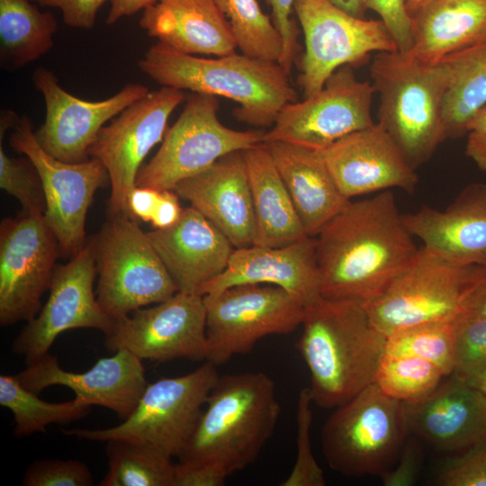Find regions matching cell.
I'll list each match as a JSON object with an SVG mask.
<instances>
[{
  "mask_svg": "<svg viewBox=\"0 0 486 486\" xmlns=\"http://www.w3.org/2000/svg\"><path fill=\"white\" fill-rule=\"evenodd\" d=\"M315 239L321 296L362 303L378 297L418 250L388 190L350 201Z\"/></svg>",
  "mask_w": 486,
  "mask_h": 486,
  "instance_id": "obj_1",
  "label": "cell"
},
{
  "mask_svg": "<svg viewBox=\"0 0 486 486\" xmlns=\"http://www.w3.org/2000/svg\"><path fill=\"white\" fill-rule=\"evenodd\" d=\"M176 464L175 486H221L253 464L281 413L274 380L263 372L219 376Z\"/></svg>",
  "mask_w": 486,
  "mask_h": 486,
  "instance_id": "obj_2",
  "label": "cell"
},
{
  "mask_svg": "<svg viewBox=\"0 0 486 486\" xmlns=\"http://www.w3.org/2000/svg\"><path fill=\"white\" fill-rule=\"evenodd\" d=\"M296 344L310 374L312 403L335 409L374 382L386 338L364 304L321 297L304 310Z\"/></svg>",
  "mask_w": 486,
  "mask_h": 486,
  "instance_id": "obj_3",
  "label": "cell"
},
{
  "mask_svg": "<svg viewBox=\"0 0 486 486\" xmlns=\"http://www.w3.org/2000/svg\"><path fill=\"white\" fill-rule=\"evenodd\" d=\"M138 65L162 86L233 100L239 104L234 116L258 128L272 127L281 110L298 101L290 75L279 63L243 53L203 58L158 41Z\"/></svg>",
  "mask_w": 486,
  "mask_h": 486,
  "instance_id": "obj_4",
  "label": "cell"
},
{
  "mask_svg": "<svg viewBox=\"0 0 486 486\" xmlns=\"http://www.w3.org/2000/svg\"><path fill=\"white\" fill-rule=\"evenodd\" d=\"M370 74L379 96L378 123L417 168L446 140L443 102L447 88L444 63H426L410 52H377Z\"/></svg>",
  "mask_w": 486,
  "mask_h": 486,
  "instance_id": "obj_5",
  "label": "cell"
},
{
  "mask_svg": "<svg viewBox=\"0 0 486 486\" xmlns=\"http://www.w3.org/2000/svg\"><path fill=\"white\" fill-rule=\"evenodd\" d=\"M409 434L404 404L376 383L335 408L321 429L328 466L347 477H381L396 464Z\"/></svg>",
  "mask_w": 486,
  "mask_h": 486,
  "instance_id": "obj_6",
  "label": "cell"
},
{
  "mask_svg": "<svg viewBox=\"0 0 486 486\" xmlns=\"http://www.w3.org/2000/svg\"><path fill=\"white\" fill-rule=\"evenodd\" d=\"M219 376L217 366L205 361L186 374L148 383L133 412L115 427L62 429V432L89 441L123 439L141 443L172 458H179Z\"/></svg>",
  "mask_w": 486,
  "mask_h": 486,
  "instance_id": "obj_7",
  "label": "cell"
},
{
  "mask_svg": "<svg viewBox=\"0 0 486 486\" xmlns=\"http://www.w3.org/2000/svg\"><path fill=\"white\" fill-rule=\"evenodd\" d=\"M93 238L96 299L113 320L164 302L178 292L138 220L123 213L108 214Z\"/></svg>",
  "mask_w": 486,
  "mask_h": 486,
  "instance_id": "obj_8",
  "label": "cell"
},
{
  "mask_svg": "<svg viewBox=\"0 0 486 486\" xmlns=\"http://www.w3.org/2000/svg\"><path fill=\"white\" fill-rule=\"evenodd\" d=\"M219 108L215 95L191 94L156 155L140 168L136 186L173 191L221 157L263 143L262 130H237L222 124Z\"/></svg>",
  "mask_w": 486,
  "mask_h": 486,
  "instance_id": "obj_9",
  "label": "cell"
},
{
  "mask_svg": "<svg viewBox=\"0 0 486 486\" xmlns=\"http://www.w3.org/2000/svg\"><path fill=\"white\" fill-rule=\"evenodd\" d=\"M206 310V360L218 366L249 353L269 335L289 334L302 321L304 306L271 284H239L203 295Z\"/></svg>",
  "mask_w": 486,
  "mask_h": 486,
  "instance_id": "obj_10",
  "label": "cell"
},
{
  "mask_svg": "<svg viewBox=\"0 0 486 486\" xmlns=\"http://www.w3.org/2000/svg\"><path fill=\"white\" fill-rule=\"evenodd\" d=\"M294 12L304 35L298 84L303 98L320 91L344 65H361L370 54L398 50L381 20L357 18L329 0H295Z\"/></svg>",
  "mask_w": 486,
  "mask_h": 486,
  "instance_id": "obj_11",
  "label": "cell"
},
{
  "mask_svg": "<svg viewBox=\"0 0 486 486\" xmlns=\"http://www.w3.org/2000/svg\"><path fill=\"white\" fill-rule=\"evenodd\" d=\"M10 147L35 166L44 191V220L58 238L60 255L69 259L86 242L85 223L95 192L110 183L109 174L96 158L68 163L46 152L35 138L31 120L18 118Z\"/></svg>",
  "mask_w": 486,
  "mask_h": 486,
  "instance_id": "obj_12",
  "label": "cell"
},
{
  "mask_svg": "<svg viewBox=\"0 0 486 486\" xmlns=\"http://www.w3.org/2000/svg\"><path fill=\"white\" fill-rule=\"evenodd\" d=\"M465 270L422 246L378 297L363 303L372 325L388 338L413 326L453 320Z\"/></svg>",
  "mask_w": 486,
  "mask_h": 486,
  "instance_id": "obj_13",
  "label": "cell"
},
{
  "mask_svg": "<svg viewBox=\"0 0 486 486\" xmlns=\"http://www.w3.org/2000/svg\"><path fill=\"white\" fill-rule=\"evenodd\" d=\"M184 98V91L173 87L149 91L98 132L88 155L100 160L109 174L108 214L130 215L128 198L142 162L163 140L169 116Z\"/></svg>",
  "mask_w": 486,
  "mask_h": 486,
  "instance_id": "obj_14",
  "label": "cell"
},
{
  "mask_svg": "<svg viewBox=\"0 0 486 486\" xmlns=\"http://www.w3.org/2000/svg\"><path fill=\"white\" fill-rule=\"evenodd\" d=\"M374 89L357 79L353 66L338 68L315 94L286 104L263 143L282 141L323 151L338 140L375 122L371 115Z\"/></svg>",
  "mask_w": 486,
  "mask_h": 486,
  "instance_id": "obj_15",
  "label": "cell"
},
{
  "mask_svg": "<svg viewBox=\"0 0 486 486\" xmlns=\"http://www.w3.org/2000/svg\"><path fill=\"white\" fill-rule=\"evenodd\" d=\"M60 255L43 215L22 212L0 224V324L30 321L41 309Z\"/></svg>",
  "mask_w": 486,
  "mask_h": 486,
  "instance_id": "obj_16",
  "label": "cell"
},
{
  "mask_svg": "<svg viewBox=\"0 0 486 486\" xmlns=\"http://www.w3.org/2000/svg\"><path fill=\"white\" fill-rule=\"evenodd\" d=\"M104 347L127 349L143 360H206V310L203 296L177 292L164 302L114 320Z\"/></svg>",
  "mask_w": 486,
  "mask_h": 486,
  "instance_id": "obj_17",
  "label": "cell"
},
{
  "mask_svg": "<svg viewBox=\"0 0 486 486\" xmlns=\"http://www.w3.org/2000/svg\"><path fill=\"white\" fill-rule=\"evenodd\" d=\"M94 238L69 262L56 266L50 295L40 312L23 327L13 342L15 354L26 364L45 355L58 336L74 328H96L107 334L114 320L100 306L94 291L96 275Z\"/></svg>",
  "mask_w": 486,
  "mask_h": 486,
  "instance_id": "obj_18",
  "label": "cell"
},
{
  "mask_svg": "<svg viewBox=\"0 0 486 486\" xmlns=\"http://www.w3.org/2000/svg\"><path fill=\"white\" fill-rule=\"evenodd\" d=\"M32 82L46 107L35 138L46 152L68 163L88 160V149L104 124L149 93L143 85L129 83L106 99L86 101L67 92L43 67L33 72Z\"/></svg>",
  "mask_w": 486,
  "mask_h": 486,
  "instance_id": "obj_19",
  "label": "cell"
},
{
  "mask_svg": "<svg viewBox=\"0 0 486 486\" xmlns=\"http://www.w3.org/2000/svg\"><path fill=\"white\" fill-rule=\"evenodd\" d=\"M28 390L39 393L52 385L72 390L89 405L112 410L122 420L135 410L148 382L142 360L127 349L100 358L84 373L62 369L55 356L45 355L16 374Z\"/></svg>",
  "mask_w": 486,
  "mask_h": 486,
  "instance_id": "obj_20",
  "label": "cell"
},
{
  "mask_svg": "<svg viewBox=\"0 0 486 486\" xmlns=\"http://www.w3.org/2000/svg\"><path fill=\"white\" fill-rule=\"evenodd\" d=\"M322 152L337 185L350 200L390 188L413 193L418 182L416 169L378 122L346 135Z\"/></svg>",
  "mask_w": 486,
  "mask_h": 486,
  "instance_id": "obj_21",
  "label": "cell"
},
{
  "mask_svg": "<svg viewBox=\"0 0 486 486\" xmlns=\"http://www.w3.org/2000/svg\"><path fill=\"white\" fill-rule=\"evenodd\" d=\"M248 284L278 286L304 308L316 302L322 296L315 238L307 237L282 247L235 248L225 270L204 284L199 294H215Z\"/></svg>",
  "mask_w": 486,
  "mask_h": 486,
  "instance_id": "obj_22",
  "label": "cell"
},
{
  "mask_svg": "<svg viewBox=\"0 0 486 486\" xmlns=\"http://www.w3.org/2000/svg\"><path fill=\"white\" fill-rule=\"evenodd\" d=\"M423 398L403 402L409 434L463 452L486 436V394L451 374Z\"/></svg>",
  "mask_w": 486,
  "mask_h": 486,
  "instance_id": "obj_23",
  "label": "cell"
},
{
  "mask_svg": "<svg viewBox=\"0 0 486 486\" xmlns=\"http://www.w3.org/2000/svg\"><path fill=\"white\" fill-rule=\"evenodd\" d=\"M215 225L234 248L254 244L255 215L243 150L229 153L173 190Z\"/></svg>",
  "mask_w": 486,
  "mask_h": 486,
  "instance_id": "obj_24",
  "label": "cell"
},
{
  "mask_svg": "<svg viewBox=\"0 0 486 486\" xmlns=\"http://www.w3.org/2000/svg\"><path fill=\"white\" fill-rule=\"evenodd\" d=\"M148 237L178 292L199 294L202 287L227 267L234 246L192 206L172 226Z\"/></svg>",
  "mask_w": 486,
  "mask_h": 486,
  "instance_id": "obj_25",
  "label": "cell"
},
{
  "mask_svg": "<svg viewBox=\"0 0 486 486\" xmlns=\"http://www.w3.org/2000/svg\"><path fill=\"white\" fill-rule=\"evenodd\" d=\"M402 220L424 248L446 260L460 266L486 264V184L465 186L445 210L422 206Z\"/></svg>",
  "mask_w": 486,
  "mask_h": 486,
  "instance_id": "obj_26",
  "label": "cell"
},
{
  "mask_svg": "<svg viewBox=\"0 0 486 486\" xmlns=\"http://www.w3.org/2000/svg\"><path fill=\"white\" fill-rule=\"evenodd\" d=\"M140 26L158 42L189 55L221 57L238 48L215 0H159L144 9Z\"/></svg>",
  "mask_w": 486,
  "mask_h": 486,
  "instance_id": "obj_27",
  "label": "cell"
},
{
  "mask_svg": "<svg viewBox=\"0 0 486 486\" xmlns=\"http://www.w3.org/2000/svg\"><path fill=\"white\" fill-rule=\"evenodd\" d=\"M292 197L305 232L315 238L349 202L321 150L282 141L265 143Z\"/></svg>",
  "mask_w": 486,
  "mask_h": 486,
  "instance_id": "obj_28",
  "label": "cell"
},
{
  "mask_svg": "<svg viewBox=\"0 0 486 486\" xmlns=\"http://www.w3.org/2000/svg\"><path fill=\"white\" fill-rule=\"evenodd\" d=\"M410 17V53L426 63L486 44V0H432Z\"/></svg>",
  "mask_w": 486,
  "mask_h": 486,
  "instance_id": "obj_29",
  "label": "cell"
},
{
  "mask_svg": "<svg viewBox=\"0 0 486 486\" xmlns=\"http://www.w3.org/2000/svg\"><path fill=\"white\" fill-rule=\"evenodd\" d=\"M243 153L255 215L253 245L282 247L309 237L267 146Z\"/></svg>",
  "mask_w": 486,
  "mask_h": 486,
  "instance_id": "obj_30",
  "label": "cell"
},
{
  "mask_svg": "<svg viewBox=\"0 0 486 486\" xmlns=\"http://www.w3.org/2000/svg\"><path fill=\"white\" fill-rule=\"evenodd\" d=\"M58 22L32 0H0V60L19 69L47 54L53 47Z\"/></svg>",
  "mask_w": 486,
  "mask_h": 486,
  "instance_id": "obj_31",
  "label": "cell"
},
{
  "mask_svg": "<svg viewBox=\"0 0 486 486\" xmlns=\"http://www.w3.org/2000/svg\"><path fill=\"white\" fill-rule=\"evenodd\" d=\"M447 88L443 119L447 139L466 135L473 114L486 105V44L474 46L445 58Z\"/></svg>",
  "mask_w": 486,
  "mask_h": 486,
  "instance_id": "obj_32",
  "label": "cell"
},
{
  "mask_svg": "<svg viewBox=\"0 0 486 486\" xmlns=\"http://www.w3.org/2000/svg\"><path fill=\"white\" fill-rule=\"evenodd\" d=\"M26 389L16 375H0V405L14 415L16 437L46 433L51 424H69L86 416L91 405L75 397L65 402H48Z\"/></svg>",
  "mask_w": 486,
  "mask_h": 486,
  "instance_id": "obj_33",
  "label": "cell"
},
{
  "mask_svg": "<svg viewBox=\"0 0 486 486\" xmlns=\"http://www.w3.org/2000/svg\"><path fill=\"white\" fill-rule=\"evenodd\" d=\"M108 472L100 486H175L173 458L147 445L123 439L106 441Z\"/></svg>",
  "mask_w": 486,
  "mask_h": 486,
  "instance_id": "obj_34",
  "label": "cell"
},
{
  "mask_svg": "<svg viewBox=\"0 0 486 486\" xmlns=\"http://www.w3.org/2000/svg\"><path fill=\"white\" fill-rule=\"evenodd\" d=\"M228 20L241 53L279 63L283 39L257 0H215Z\"/></svg>",
  "mask_w": 486,
  "mask_h": 486,
  "instance_id": "obj_35",
  "label": "cell"
},
{
  "mask_svg": "<svg viewBox=\"0 0 486 486\" xmlns=\"http://www.w3.org/2000/svg\"><path fill=\"white\" fill-rule=\"evenodd\" d=\"M453 320L424 323L395 332L386 338L384 354L417 356L434 364L445 376L451 375L455 359Z\"/></svg>",
  "mask_w": 486,
  "mask_h": 486,
  "instance_id": "obj_36",
  "label": "cell"
},
{
  "mask_svg": "<svg viewBox=\"0 0 486 486\" xmlns=\"http://www.w3.org/2000/svg\"><path fill=\"white\" fill-rule=\"evenodd\" d=\"M444 377L438 367L425 359L383 354L374 382L387 396L410 402L430 393Z\"/></svg>",
  "mask_w": 486,
  "mask_h": 486,
  "instance_id": "obj_37",
  "label": "cell"
},
{
  "mask_svg": "<svg viewBox=\"0 0 486 486\" xmlns=\"http://www.w3.org/2000/svg\"><path fill=\"white\" fill-rule=\"evenodd\" d=\"M0 187L22 205V213L44 215L46 201L40 175L29 158H11L0 141Z\"/></svg>",
  "mask_w": 486,
  "mask_h": 486,
  "instance_id": "obj_38",
  "label": "cell"
},
{
  "mask_svg": "<svg viewBox=\"0 0 486 486\" xmlns=\"http://www.w3.org/2000/svg\"><path fill=\"white\" fill-rule=\"evenodd\" d=\"M455 334L454 374L468 382L486 367V317L458 313Z\"/></svg>",
  "mask_w": 486,
  "mask_h": 486,
  "instance_id": "obj_39",
  "label": "cell"
},
{
  "mask_svg": "<svg viewBox=\"0 0 486 486\" xmlns=\"http://www.w3.org/2000/svg\"><path fill=\"white\" fill-rule=\"evenodd\" d=\"M312 400L309 387L301 390L297 402V455L292 472L281 486H324V472L311 450Z\"/></svg>",
  "mask_w": 486,
  "mask_h": 486,
  "instance_id": "obj_40",
  "label": "cell"
},
{
  "mask_svg": "<svg viewBox=\"0 0 486 486\" xmlns=\"http://www.w3.org/2000/svg\"><path fill=\"white\" fill-rule=\"evenodd\" d=\"M23 486H92L88 466L78 460L44 459L32 463L22 481Z\"/></svg>",
  "mask_w": 486,
  "mask_h": 486,
  "instance_id": "obj_41",
  "label": "cell"
},
{
  "mask_svg": "<svg viewBox=\"0 0 486 486\" xmlns=\"http://www.w3.org/2000/svg\"><path fill=\"white\" fill-rule=\"evenodd\" d=\"M443 486H486V440L482 439L449 461L439 472Z\"/></svg>",
  "mask_w": 486,
  "mask_h": 486,
  "instance_id": "obj_42",
  "label": "cell"
},
{
  "mask_svg": "<svg viewBox=\"0 0 486 486\" xmlns=\"http://www.w3.org/2000/svg\"><path fill=\"white\" fill-rule=\"evenodd\" d=\"M409 0H367L368 10L374 11L383 22L397 49L408 53L413 46L412 20L407 4Z\"/></svg>",
  "mask_w": 486,
  "mask_h": 486,
  "instance_id": "obj_43",
  "label": "cell"
},
{
  "mask_svg": "<svg viewBox=\"0 0 486 486\" xmlns=\"http://www.w3.org/2000/svg\"><path fill=\"white\" fill-rule=\"evenodd\" d=\"M272 10V21L279 32L284 44L279 64L290 75L299 52V28L291 18L295 0H266Z\"/></svg>",
  "mask_w": 486,
  "mask_h": 486,
  "instance_id": "obj_44",
  "label": "cell"
},
{
  "mask_svg": "<svg viewBox=\"0 0 486 486\" xmlns=\"http://www.w3.org/2000/svg\"><path fill=\"white\" fill-rule=\"evenodd\" d=\"M422 446L417 438L405 440L394 466L380 478L385 486L412 485L421 470Z\"/></svg>",
  "mask_w": 486,
  "mask_h": 486,
  "instance_id": "obj_45",
  "label": "cell"
},
{
  "mask_svg": "<svg viewBox=\"0 0 486 486\" xmlns=\"http://www.w3.org/2000/svg\"><path fill=\"white\" fill-rule=\"evenodd\" d=\"M43 7L58 8L64 22L70 27L92 29L102 5L110 0H32Z\"/></svg>",
  "mask_w": 486,
  "mask_h": 486,
  "instance_id": "obj_46",
  "label": "cell"
},
{
  "mask_svg": "<svg viewBox=\"0 0 486 486\" xmlns=\"http://www.w3.org/2000/svg\"><path fill=\"white\" fill-rule=\"evenodd\" d=\"M460 312L486 317V264L466 266Z\"/></svg>",
  "mask_w": 486,
  "mask_h": 486,
  "instance_id": "obj_47",
  "label": "cell"
},
{
  "mask_svg": "<svg viewBox=\"0 0 486 486\" xmlns=\"http://www.w3.org/2000/svg\"><path fill=\"white\" fill-rule=\"evenodd\" d=\"M466 156L486 172V105L479 109L467 126Z\"/></svg>",
  "mask_w": 486,
  "mask_h": 486,
  "instance_id": "obj_48",
  "label": "cell"
},
{
  "mask_svg": "<svg viewBox=\"0 0 486 486\" xmlns=\"http://www.w3.org/2000/svg\"><path fill=\"white\" fill-rule=\"evenodd\" d=\"M161 191L135 186L128 198L130 214L136 220L150 222L159 202Z\"/></svg>",
  "mask_w": 486,
  "mask_h": 486,
  "instance_id": "obj_49",
  "label": "cell"
},
{
  "mask_svg": "<svg viewBox=\"0 0 486 486\" xmlns=\"http://www.w3.org/2000/svg\"><path fill=\"white\" fill-rule=\"evenodd\" d=\"M178 197L174 191H161L159 202L150 220L155 230L168 228L180 219L184 209L180 206Z\"/></svg>",
  "mask_w": 486,
  "mask_h": 486,
  "instance_id": "obj_50",
  "label": "cell"
},
{
  "mask_svg": "<svg viewBox=\"0 0 486 486\" xmlns=\"http://www.w3.org/2000/svg\"><path fill=\"white\" fill-rule=\"evenodd\" d=\"M159 0H110L106 24L112 25L124 16H130L158 3Z\"/></svg>",
  "mask_w": 486,
  "mask_h": 486,
  "instance_id": "obj_51",
  "label": "cell"
},
{
  "mask_svg": "<svg viewBox=\"0 0 486 486\" xmlns=\"http://www.w3.org/2000/svg\"><path fill=\"white\" fill-rule=\"evenodd\" d=\"M333 4L357 18H364L368 11L367 0H329Z\"/></svg>",
  "mask_w": 486,
  "mask_h": 486,
  "instance_id": "obj_52",
  "label": "cell"
},
{
  "mask_svg": "<svg viewBox=\"0 0 486 486\" xmlns=\"http://www.w3.org/2000/svg\"><path fill=\"white\" fill-rule=\"evenodd\" d=\"M469 383L486 394V367Z\"/></svg>",
  "mask_w": 486,
  "mask_h": 486,
  "instance_id": "obj_53",
  "label": "cell"
},
{
  "mask_svg": "<svg viewBox=\"0 0 486 486\" xmlns=\"http://www.w3.org/2000/svg\"><path fill=\"white\" fill-rule=\"evenodd\" d=\"M432 0H409L407 4L408 11L411 16L418 9Z\"/></svg>",
  "mask_w": 486,
  "mask_h": 486,
  "instance_id": "obj_54",
  "label": "cell"
},
{
  "mask_svg": "<svg viewBox=\"0 0 486 486\" xmlns=\"http://www.w3.org/2000/svg\"><path fill=\"white\" fill-rule=\"evenodd\" d=\"M484 439L486 440V436H485V438H484Z\"/></svg>",
  "mask_w": 486,
  "mask_h": 486,
  "instance_id": "obj_55",
  "label": "cell"
}]
</instances>
